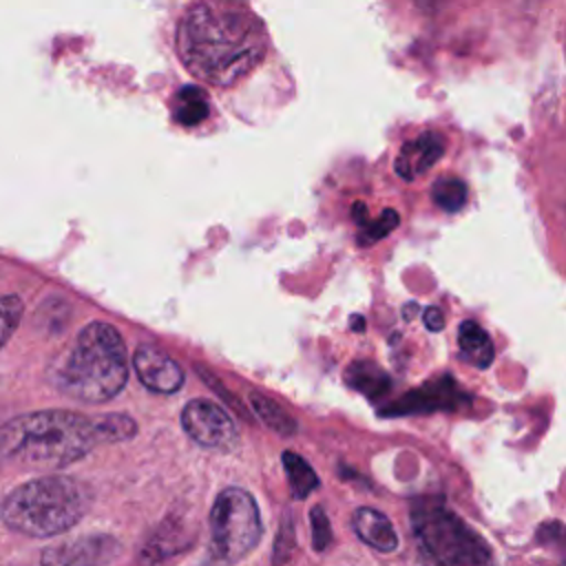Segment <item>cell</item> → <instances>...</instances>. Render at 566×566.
I'll list each match as a JSON object with an SVG mask.
<instances>
[{
	"label": "cell",
	"instance_id": "484cf974",
	"mask_svg": "<svg viewBox=\"0 0 566 566\" xmlns=\"http://www.w3.org/2000/svg\"><path fill=\"white\" fill-rule=\"evenodd\" d=\"M422 11L427 13H433V11H440L449 0H413Z\"/></svg>",
	"mask_w": 566,
	"mask_h": 566
},
{
	"label": "cell",
	"instance_id": "4fadbf2b",
	"mask_svg": "<svg viewBox=\"0 0 566 566\" xmlns=\"http://www.w3.org/2000/svg\"><path fill=\"white\" fill-rule=\"evenodd\" d=\"M352 526L356 535L371 548L380 553H391L398 548V533L389 517L371 506H360L352 515Z\"/></svg>",
	"mask_w": 566,
	"mask_h": 566
},
{
	"label": "cell",
	"instance_id": "3957f363",
	"mask_svg": "<svg viewBox=\"0 0 566 566\" xmlns=\"http://www.w3.org/2000/svg\"><path fill=\"white\" fill-rule=\"evenodd\" d=\"M49 380L60 394L77 402L113 400L128 382L126 345L117 327L104 321L84 325L73 343L51 358Z\"/></svg>",
	"mask_w": 566,
	"mask_h": 566
},
{
	"label": "cell",
	"instance_id": "ac0fdd59",
	"mask_svg": "<svg viewBox=\"0 0 566 566\" xmlns=\"http://www.w3.org/2000/svg\"><path fill=\"white\" fill-rule=\"evenodd\" d=\"M250 405H252L254 413L259 416V420L268 429H272V431H276L281 436H294L296 422L287 416V411L279 402H274L272 398H268V396H263L259 391H252L250 394Z\"/></svg>",
	"mask_w": 566,
	"mask_h": 566
},
{
	"label": "cell",
	"instance_id": "7a4b0ae2",
	"mask_svg": "<svg viewBox=\"0 0 566 566\" xmlns=\"http://www.w3.org/2000/svg\"><path fill=\"white\" fill-rule=\"evenodd\" d=\"M99 444H111L104 416L88 418L71 409H40L0 422V467L62 469Z\"/></svg>",
	"mask_w": 566,
	"mask_h": 566
},
{
	"label": "cell",
	"instance_id": "8fae6325",
	"mask_svg": "<svg viewBox=\"0 0 566 566\" xmlns=\"http://www.w3.org/2000/svg\"><path fill=\"white\" fill-rule=\"evenodd\" d=\"M133 367L139 382L153 394H177L184 387L181 365L155 345H139L133 354Z\"/></svg>",
	"mask_w": 566,
	"mask_h": 566
},
{
	"label": "cell",
	"instance_id": "9c48e42d",
	"mask_svg": "<svg viewBox=\"0 0 566 566\" xmlns=\"http://www.w3.org/2000/svg\"><path fill=\"white\" fill-rule=\"evenodd\" d=\"M195 535L179 515L164 517L137 551V566H164L190 548Z\"/></svg>",
	"mask_w": 566,
	"mask_h": 566
},
{
	"label": "cell",
	"instance_id": "5bb4252c",
	"mask_svg": "<svg viewBox=\"0 0 566 566\" xmlns=\"http://www.w3.org/2000/svg\"><path fill=\"white\" fill-rule=\"evenodd\" d=\"M460 356L478 369H486L493 363L495 349L489 334L473 321H464L458 329Z\"/></svg>",
	"mask_w": 566,
	"mask_h": 566
},
{
	"label": "cell",
	"instance_id": "ba28073f",
	"mask_svg": "<svg viewBox=\"0 0 566 566\" xmlns=\"http://www.w3.org/2000/svg\"><path fill=\"white\" fill-rule=\"evenodd\" d=\"M122 551L124 546L115 535L91 533L46 546L40 555V566H111Z\"/></svg>",
	"mask_w": 566,
	"mask_h": 566
},
{
	"label": "cell",
	"instance_id": "83f0119b",
	"mask_svg": "<svg viewBox=\"0 0 566 566\" xmlns=\"http://www.w3.org/2000/svg\"><path fill=\"white\" fill-rule=\"evenodd\" d=\"M0 422H2V420H0Z\"/></svg>",
	"mask_w": 566,
	"mask_h": 566
},
{
	"label": "cell",
	"instance_id": "d4e9b609",
	"mask_svg": "<svg viewBox=\"0 0 566 566\" xmlns=\"http://www.w3.org/2000/svg\"><path fill=\"white\" fill-rule=\"evenodd\" d=\"M422 321H424L429 332H440L444 327V316L438 307H427L424 314H422Z\"/></svg>",
	"mask_w": 566,
	"mask_h": 566
},
{
	"label": "cell",
	"instance_id": "277c9868",
	"mask_svg": "<svg viewBox=\"0 0 566 566\" xmlns=\"http://www.w3.org/2000/svg\"><path fill=\"white\" fill-rule=\"evenodd\" d=\"M91 504L93 491L84 480L46 473L13 486L0 502V520L27 537H55L80 524Z\"/></svg>",
	"mask_w": 566,
	"mask_h": 566
},
{
	"label": "cell",
	"instance_id": "9a60e30c",
	"mask_svg": "<svg viewBox=\"0 0 566 566\" xmlns=\"http://www.w3.org/2000/svg\"><path fill=\"white\" fill-rule=\"evenodd\" d=\"M345 380L367 398H382L391 389L389 376L374 363L356 360L345 369Z\"/></svg>",
	"mask_w": 566,
	"mask_h": 566
},
{
	"label": "cell",
	"instance_id": "cb8c5ba5",
	"mask_svg": "<svg viewBox=\"0 0 566 566\" xmlns=\"http://www.w3.org/2000/svg\"><path fill=\"white\" fill-rule=\"evenodd\" d=\"M292 546H294V526H290V522L285 520V522L281 524L279 539H276V544H274V564H276V566H281L283 559H285L283 548H287V553H290Z\"/></svg>",
	"mask_w": 566,
	"mask_h": 566
},
{
	"label": "cell",
	"instance_id": "6da1fadb",
	"mask_svg": "<svg viewBox=\"0 0 566 566\" xmlns=\"http://www.w3.org/2000/svg\"><path fill=\"white\" fill-rule=\"evenodd\" d=\"M177 53L201 82L232 86L252 73L268 53L263 22L232 0H199L177 27Z\"/></svg>",
	"mask_w": 566,
	"mask_h": 566
},
{
	"label": "cell",
	"instance_id": "7c38bea8",
	"mask_svg": "<svg viewBox=\"0 0 566 566\" xmlns=\"http://www.w3.org/2000/svg\"><path fill=\"white\" fill-rule=\"evenodd\" d=\"M442 155H444V137L436 130H427L416 139H409L402 144L394 168L402 179L411 181L422 172H427Z\"/></svg>",
	"mask_w": 566,
	"mask_h": 566
},
{
	"label": "cell",
	"instance_id": "52a82bcc",
	"mask_svg": "<svg viewBox=\"0 0 566 566\" xmlns=\"http://www.w3.org/2000/svg\"><path fill=\"white\" fill-rule=\"evenodd\" d=\"M181 427L192 442L206 449L232 451L239 444V431L230 413L206 398L186 402L181 409Z\"/></svg>",
	"mask_w": 566,
	"mask_h": 566
},
{
	"label": "cell",
	"instance_id": "603a6c76",
	"mask_svg": "<svg viewBox=\"0 0 566 566\" xmlns=\"http://www.w3.org/2000/svg\"><path fill=\"white\" fill-rule=\"evenodd\" d=\"M310 522H312V544L316 551H325L332 542V526L329 517L323 511V506H312L310 509Z\"/></svg>",
	"mask_w": 566,
	"mask_h": 566
},
{
	"label": "cell",
	"instance_id": "ffe728a7",
	"mask_svg": "<svg viewBox=\"0 0 566 566\" xmlns=\"http://www.w3.org/2000/svg\"><path fill=\"white\" fill-rule=\"evenodd\" d=\"M398 223H400V217H398V212L391 210V208L382 210L380 217H376V219L363 217V219L358 221V226H360L358 243H360V245H374L376 241L385 239Z\"/></svg>",
	"mask_w": 566,
	"mask_h": 566
},
{
	"label": "cell",
	"instance_id": "44dd1931",
	"mask_svg": "<svg viewBox=\"0 0 566 566\" xmlns=\"http://www.w3.org/2000/svg\"><path fill=\"white\" fill-rule=\"evenodd\" d=\"M24 314V303L18 294L0 296V349L11 340Z\"/></svg>",
	"mask_w": 566,
	"mask_h": 566
},
{
	"label": "cell",
	"instance_id": "8992f818",
	"mask_svg": "<svg viewBox=\"0 0 566 566\" xmlns=\"http://www.w3.org/2000/svg\"><path fill=\"white\" fill-rule=\"evenodd\" d=\"M261 535V513L252 493L241 486L223 489L210 509V562L214 566H232L241 562L254 551Z\"/></svg>",
	"mask_w": 566,
	"mask_h": 566
},
{
	"label": "cell",
	"instance_id": "4316f807",
	"mask_svg": "<svg viewBox=\"0 0 566 566\" xmlns=\"http://www.w3.org/2000/svg\"><path fill=\"white\" fill-rule=\"evenodd\" d=\"M352 323H354V325H356V327H354V329H356V332H360V329H365V318H363V321H360V318H358V316H354V318H352Z\"/></svg>",
	"mask_w": 566,
	"mask_h": 566
},
{
	"label": "cell",
	"instance_id": "7402d4cb",
	"mask_svg": "<svg viewBox=\"0 0 566 566\" xmlns=\"http://www.w3.org/2000/svg\"><path fill=\"white\" fill-rule=\"evenodd\" d=\"M537 542L553 551L562 564L566 566V524L562 522H546L537 528Z\"/></svg>",
	"mask_w": 566,
	"mask_h": 566
},
{
	"label": "cell",
	"instance_id": "5b68a950",
	"mask_svg": "<svg viewBox=\"0 0 566 566\" xmlns=\"http://www.w3.org/2000/svg\"><path fill=\"white\" fill-rule=\"evenodd\" d=\"M411 531L427 566H495L482 535L438 497L411 504Z\"/></svg>",
	"mask_w": 566,
	"mask_h": 566
},
{
	"label": "cell",
	"instance_id": "2e32d148",
	"mask_svg": "<svg viewBox=\"0 0 566 566\" xmlns=\"http://www.w3.org/2000/svg\"><path fill=\"white\" fill-rule=\"evenodd\" d=\"M208 97L199 86H181L175 95L172 115L181 126H197L208 117Z\"/></svg>",
	"mask_w": 566,
	"mask_h": 566
},
{
	"label": "cell",
	"instance_id": "e0dca14e",
	"mask_svg": "<svg viewBox=\"0 0 566 566\" xmlns=\"http://www.w3.org/2000/svg\"><path fill=\"white\" fill-rule=\"evenodd\" d=\"M283 469L290 482V491L296 500H305L316 486H318V475L314 473V469L305 462V458H301L294 451H285L283 453Z\"/></svg>",
	"mask_w": 566,
	"mask_h": 566
},
{
	"label": "cell",
	"instance_id": "30bf717a",
	"mask_svg": "<svg viewBox=\"0 0 566 566\" xmlns=\"http://www.w3.org/2000/svg\"><path fill=\"white\" fill-rule=\"evenodd\" d=\"M469 396L458 387L453 376H442L438 380H429L424 387L405 394L391 407H385L382 413H429V411H449L464 405Z\"/></svg>",
	"mask_w": 566,
	"mask_h": 566
},
{
	"label": "cell",
	"instance_id": "d6986e66",
	"mask_svg": "<svg viewBox=\"0 0 566 566\" xmlns=\"http://www.w3.org/2000/svg\"><path fill=\"white\" fill-rule=\"evenodd\" d=\"M467 197H469L467 184L458 177L444 175V177L436 179L431 186V199L444 212H458L460 208H464Z\"/></svg>",
	"mask_w": 566,
	"mask_h": 566
}]
</instances>
